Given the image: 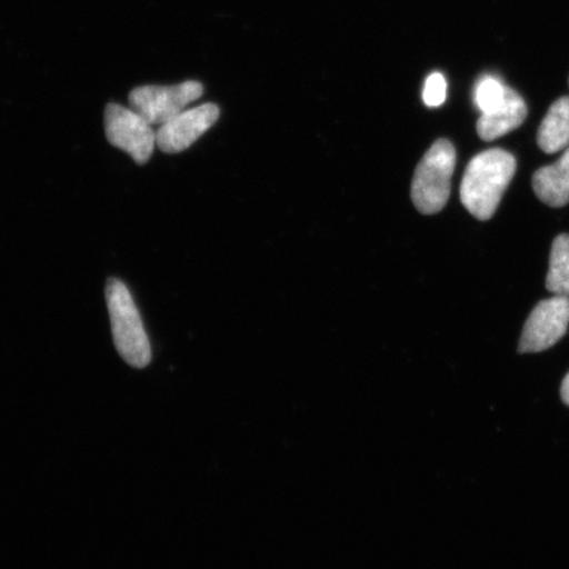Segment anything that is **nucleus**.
<instances>
[{
    "label": "nucleus",
    "mask_w": 569,
    "mask_h": 569,
    "mask_svg": "<svg viewBox=\"0 0 569 569\" xmlns=\"http://www.w3.org/2000/svg\"><path fill=\"white\" fill-rule=\"evenodd\" d=\"M546 288L555 296L569 297V234L553 240Z\"/></svg>",
    "instance_id": "obj_11"
},
{
    "label": "nucleus",
    "mask_w": 569,
    "mask_h": 569,
    "mask_svg": "<svg viewBox=\"0 0 569 569\" xmlns=\"http://www.w3.org/2000/svg\"><path fill=\"white\" fill-rule=\"evenodd\" d=\"M446 94L447 82L442 74L433 73L427 78L423 90V101L427 106L438 107L443 104L446 101Z\"/></svg>",
    "instance_id": "obj_13"
},
{
    "label": "nucleus",
    "mask_w": 569,
    "mask_h": 569,
    "mask_svg": "<svg viewBox=\"0 0 569 569\" xmlns=\"http://www.w3.org/2000/svg\"><path fill=\"white\" fill-rule=\"evenodd\" d=\"M528 117V106L513 89L507 88L503 102L496 110L482 113L478 122V133L483 141H493L517 130Z\"/></svg>",
    "instance_id": "obj_8"
},
{
    "label": "nucleus",
    "mask_w": 569,
    "mask_h": 569,
    "mask_svg": "<svg viewBox=\"0 0 569 569\" xmlns=\"http://www.w3.org/2000/svg\"><path fill=\"white\" fill-rule=\"evenodd\" d=\"M219 116V107L213 103L182 111L180 116L160 126L159 131L156 132V144L163 153L183 152L218 122Z\"/></svg>",
    "instance_id": "obj_7"
},
{
    "label": "nucleus",
    "mask_w": 569,
    "mask_h": 569,
    "mask_svg": "<svg viewBox=\"0 0 569 569\" xmlns=\"http://www.w3.org/2000/svg\"><path fill=\"white\" fill-rule=\"evenodd\" d=\"M538 146L546 153H558L569 147V96L553 102L538 131Z\"/></svg>",
    "instance_id": "obj_10"
},
{
    "label": "nucleus",
    "mask_w": 569,
    "mask_h": 569,
    "mask_svg": "<svg viewBox=\"0 0 569 569\" xmlns=\"http://www.w3.org/2000/svg\"><path fill=\"white\" fill-rule=\"evenodd\" d=\"M113 343L127 365L146 368L152 359L151 345L140 312L124 282L110 279L106 284Z\"/></svg>",
    "instance_id": "obj_2"
},
{
    "label": "nucleus",
    "mask_w": 569,
    "mask_h": 569,
    "mask_svg": "<svg viewBox=\"0 0 569 569\" xmlns=\"http://www.w3.org/2000/svg\"><path fill=\"white\" fill-rule=\"evenodd\" d=\"M537 197L551 208L569 203V148L552 166L540 168L532 177Z\"/></svg>",
    "instance_id": "obj_9"
},
{
    "label": "nucleus",
    "mask_w": 569,
    "mask_h": 569,
    "mask_svg": "<svg viewBox=\"0 0 569 569\" xmlns=\"http://www.w3.org/2000/svg\"><path fill=\"white\" fill-rule=\"evenodd\" d=\"M569 325V297L555 296L539 302L526 320L519 352L549 350L566 336Z\"/></svg>",
    "instance_id": "obj_6"
},
{
    "label": "nucleus",
    "mask_w": 569,
    "mask_h": 569,
    "mask_svg": "<svg viewBox=\"0 0 569 569\" xmlns=\"http://www.w3.org/2000/svg\"><path fill=\"white\" fill-rule=\"evenodd\" d=\"M505 96H507V87L496 78H483L476 89V104L482 113L492 112L503 102Z\"/></svg>",
    "instance_id": "obj_12"
},
{
    "label": "nucleus",
    "mask_w": 569,
    "mask_h": 569,
    "mask_svg": "<svg viewBox=\"0 0 569 569\" xmlns=\"http://www.w3.org/2000/svg\"><path fill=\"white\" fill-rule=\"evenodd\" d=\"M561 398L569 407V373L566 376L563 383H561Z\"/></svg>",
    "instance_id": "obj_14"
},
{
    "label": "nucleus",
    "mask_w": 569,
    "mask_h": 569,
    "mask_svg": "<svg viewBox=\"0 0 569 569\" xmlns=\"http://www.w3.org/2000/svg\"><path fill=\"white\" fill-rule=\"evenodd\" d=\"M202 94L203 84L197 81H184L173 87L148 84L130 92V104L149 124L162 126L180 116L184 107Z\"/></svg>",
    "instance_id": "obj_4"
},
{
    "label": "nucleus",
    "mask_w": 569,
    "mask_h": 569,
    "mask_svg": "<svg viewBox=\"0 0 569 569\" xmlns=\"http://www.w3.org/2000/svg\"><path fill=\"white\" fill-rule=\"evenodd\" d=\"M517 161L500 148L488 149L468 163L460 187L461 203L475 218L488 220L495 216L505 190L513 180Z\"/></svg>",
    "instance_id": "obj_1"
},
{
    "label": "nucleus",
    "mask_w": 569,
    "mask_h": 569,
    "mask_svg": "<svg viewBox=\"0 0 569 569\" xmlns=\"http://www.w3.org/2000/svg\"><path fill=\"white\" fill-rule=\"evenodd\" d=\"M457 151L450 141L439 139L418 163L411 183V199L419 212L431 216L442 210L451 194Z\"/></svg>",
    "instance_id": "obj_3"
},
{
    "label": "nucleus",
    "mask_w": 569,
    "mask_h": 569,
    "mask_svg": "<svg viewBox=\"0 0 569 569\" xmlns=\"http://www.w3.org/2000/svg\"><path fill=\"white\" fill-rule=\"evenodd\" d=\"M104 132L111 146L130 154L139 166L151 160L158 146L152 126L137 111L117 103L106 107Z\"/></svg>",
    "instance_id": "obj_5"
}]
</instances>
